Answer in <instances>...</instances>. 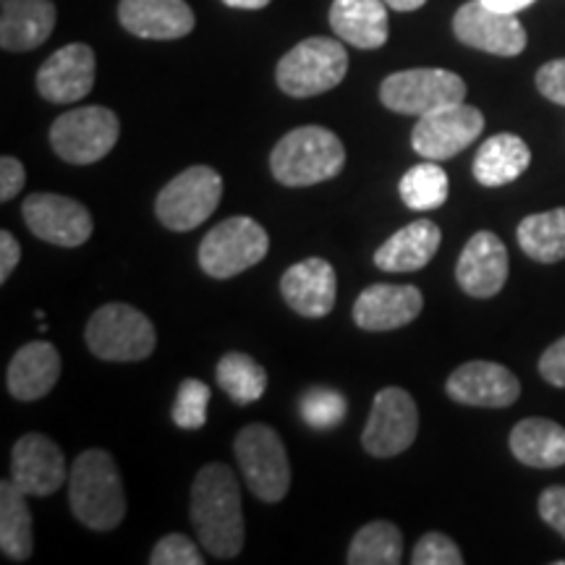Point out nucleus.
Instances as JSON below:
<instances>
[{"label": "nucleus", "instance_id": "38", "mask_svg": "<svg viewBox=\"0 0 565 565\" xmlns=\"http://www.w3.org/2000/svg\"><path fill=\"white\" fill-rule=\"evenodd\" d=\"M540 515L555 529L557 534L565 536V487L555 484L547 487L540 498Z\"/></svg>", "mask_w": 565, "mask_h": 565}, {"label": "nucleus", "instance_id": "32", "mask_svg": "<svg viewBox=\"0 0 565 565\" xmlns=\"http://www.w3.org/2000/svg\"><path fill=\"white\" fill-rule=\"evenodd\" d=\"M398 192L406 207H412L416 212L437 210L443 207L445 200H448V173H445L435 160L419 162V166L408 168L404 179H401Z\"/></svg>", "mask_w": 565, "mask_h": 565}, {"label": "nucleus", "instance_id": "13", "mask_svg": "<svg viewBox=\"0 0 565 565\" xmlns=\"http://www.w3.org/2000/svg\"><path fill=\"white\" fill-rule=\"evenodd\" d=\"M454 32L463 45L492 55H503V58L521 55L526 47V30L519 17L490 9L482 0H471V3H463L456 11Z\"/></svg>", "mask_w": 565, "mask_h": 565}, {"label": "nucleus", "instance_id": "10", "mask_svg": "<svg viewBox=\"0 0 565 565\" xmlns=\"http://www.w3.org/2000/svg\"><path fill=\"white\" fill-rule=\"evenodd\" d=\"M380 100L401 116H427L445 105L466 100V82L445 68H408L391 74L380 87Z\"/></svg>", "mask_w": 565, "mask_h": 565}, {"label": "nucleus", "instance_id": "4", "mask_svg": "<svg viewBox=\"0 0 565 565\" xmlns=\"http://www.w3.org/2000/svg\"><path fill=\"white\" fill-rule=\"evenodd\" d=\"M349 71V53L338 40L309 38L282 55L275 79L291 97H315L335 89Z\"/></svg>", "mask_w": 565, "mask_h": 565}, {"label": "nucleus", "instance_id": "28", "mask_svg": "<svg viewBox=\"0 0 565 565\" xmlns=\"http://www.w3.org/2000/svg\"><path fill=\"white\" fill-rule=\"evenodd\" d=\"M0 550L13 563L30 561L34 550L26 494L11 479L0 482Z\"/></svg>", "mask_w": 565, "mask_h": 565}, {"label": "nucleus", "instance_id": "7", "mask_svg": "<svg viewBox=\"0 0 565 565\" xmlns=\"http://www.w3.org/2000/svg\"><path fill=\"white\" fill-rule=\"evenodd\" d=\"M270 249V236L254 217L236 215L217 223L200 244V265L210 278L225 280L259 265Z\"/></svg>", "mask_w": 565, "mask_h": 565}, {"label": "nucleus", "instance_id": "25", "mask_svg": "<svg viewBox=\"0 0 565 565\" xmlns=\"http://www.w3.org/2000/svg\"><path fill=\"white\" fill-rule=\"evenodd\" d=\"M440 242L443 233L433 221H414L374 252V265L385 273L422 270L440 249Z\"/></svg>", "mask_w": 565, "mask_h": 565}, {"label": "nucleus", "instance_id": "39", "mask_svg": "<svg viewBox=\"0 0 565 565\" xmlns=\"http://www.w3.org/2000/svg\"><path fill=\"white\" fill-rule=\"evenodd\" d=\"M24 166H21L17 158H11V154H6V158L0 160V202H11L13 196L24 189Z\"/></svg>", "mask_w": 565, "mask_h": 565}, {"label": "nucleus", "instance_id": "3", "mask_svg": "<svg viewBox=\"0 0 565 565\" xmlns=\"http://www.w3.org/2000/svg\"><path fill=\"white\" fill-rule=\"evenodd\" d=\"M343 166V141L322 126H299L288 131L270 154V171L282 186H315L335 179Z\"/></svg>", "mask_w": 565, "mask_h": 565}, {"label": "nucleus", "instance_id": "12", "mask_svg": "<svg viewBox=\"0 0 565 565\" xmlns=\"http://www.w3.org/2000/svg\"><path fill=\"white\" fill-rule=\"evenodd\" d=\"M482 131V110L475 108V105L456 103L427 113V116H419L412 131V145L422 158L448 160L463 152Z\"/></svg>", "mask_w": 565, "mask_h": 565}, {"label": "nucleus", "instance_id": "40", "mask_svg": "<svg viewBox=\"0 0 565 565\" xmlns=\"http://www.w3.org/2000/svg\"><path fill=\"white\" fill-rule=\"evenodd\" d=\"M540 374L550 385L565 387V335L555 341L540 359Z\"/></svg>", "mask_w": 565, "mask_h": 565}, {"label": "nucleus", "instance_id": "21", "mask_svg": "<svg viewBox=\"0 0 565 565\" xmlns=\"http://www.w3.org/2000/svg\"><path fill=\"white\" fill-rule=\"evenodd\" d=\"M118 19L141 40H181L194 30V11L186 0H121Z\"/></svg>", "mask_w": 565, "mask_h": 565}, {"label": "nucleus", "instance_id": "8", "mask_svg": "<svg viewBox=\"0 0 565 565\" xmlns=\"http://www.w3.org/2000/svg\"><path fill=\"white\" fill-rule=\"evenodd\" d=\"M223 196V179L215 168L192 166L162 186L154 200L158 221L171 231H194L212 212Z\"/></svg>", "mask_w": 565, "mask_h": 565}, {"label": "nucleus", "instance_id": "18", "mask_svg": "<svg viewBox=\"0 0 565 565\" xmlns=\"http://www.w3.org/2000/svg\"><path fill=\"white\" fill-rule=\"evenodd\" d=\"M280 294L296 315L320 320L333 312L338 299V275L333 265L320 257L301 259L280 278Z\"/></svg>", "mask_w": 565, "mask_h": 565}, {"label": "nucleus", "instance_id": "35", "mask_svg": "<svg viewBox=\"0 0 565 565\" xmlns=\"http://www.w3.org/2000/svg\"><path fill=\"white\" fill-rule=\"evenodd\" d=\"M412 563L414 565H461L463 555L448 534L429 532L416 542Z\"/></svg>", "mask_w": 565, "mask_h": 565}, {"label": "nucleus", "instance_id": "33", "mask_svg": "<svg viewBox=\"0 0 565 565\" xmlns=\"http://www.w3.org/2000/svg\"><path fill=\"white\" fill-rule=\"evenodd\" d=\"M212 391L202 380L186 377L179 385L173 404V422L181 429H202L207 424V406H210Z\"/></svg>", "mask_w": 565, "mask_h": 565}, {"label": "nucleus", "instance_id": "9", "mask_svg": "<svg viewBox=\"0 0 565 565\" xmlns=\"http://www.w3.org/2000/svg\"><path fill=\"white\" fill-rule=\"evenodd\" d=\"M121 124L103 105L63 113L51 126V145L61 160L71 166H92L116 147Z\"/></svg>", "mask_w": 565, "mask_h": 565}, {"label": "nucleus", "instance_id": "19", "mask_svg": "<svg viewBox=\"0 0 565 565\" xmlns=\"http://www.w3.org/2000/svg\"><path fill=\"white\" fill-rule=\"evenodd\" d=\"M456 280L475 299H492L508 280V249L492 231H479L463 246Z\"/></svg>", "mask_w": 565, "mask_h": 565}, {"label": "nucleus", "instance_id": "34", "mask_svg": "<svg viewBox=\"0 0 565 565\" xmlns=\"http://www.w3.org/2000/svg\"><path fill=\"white\" fill-rule=\"evenodd\" d=\"M301 416L309 427L330 429L345 416V398L330 387H315L301 398Z\"/></svg>", "mask_w": 565, "mask_h": 565}, {"label": "nucleus", "instance_id": "5", "mask_svg": "<svg viewBox=\"0 0 565 565\" xmlns=\"http://www.w3.org/2000/svg\"><path fill=\"white\" fill-rule=\"evenodd\" d=\"M154 324L150 317L131 303L113 301L97 309L87 324V345L97 359L105 362H141L152 356Z\"/></svg>", "mask_w": 565, "mask_h": 565}, {"label": "nucleus", "instance_id": "44", "mask_svg": "<svg viewBox=\"0 0 565 565\" xmlns=\"http://www.w3.org/2000/svg\"><path fill=\"white\" fill-rule=\"evenodd\" d=\"M393 11H419L427 0H385Z\"/></svg>", "mask_w": 565, "mask_h": 565}, {"label": "nucleus", "instance_id": "31", "mask_svg": "<svg viewBox=\"0 0 565 565\" xmlns=\"http://www.w3.org/2000/svg\"><path fill=\"white\" fill-rule=\"evenodd\" d=\"M217 385L233 404L246 406L259 401L267 391V372L249 353L231 351L217 364Z\"/></svg>", "mask_w": 565, "mask_h": 565}, {"label": "nucleus", "instance_id": "37", "mask_svg": "<svg viewBox=\"0 0 565 565\" xmlns=\"http://www.w3.org/2000/svg\"><path fill=\"white\" fill-rule=\"evenodd\" d=\"M536 89L557 105H565V58L550 61L536 71Z\"/></svg>", "mask_w": 565, "mask_h": 565}, {"label": "nucleus", "instance_id": "30", "mask_svg": "<svg viewBox=\"0 0 565 565\" xmlns=\"http://www.w3.org/2000/svg\"><path fill=\"white\" fill-rule=\"evenodd\" d=\"M345 561L351 565H398L404 561V534L391 521H372L353 536Z\"/></svg>", "mask_w": 565, "mask_h": 565}, {"label": "nucleus", "instance_id": "41", "mask_svg": "<svg viewBox=\"0 0 565 565\" xmlns=\"http://www.w3.org/2000/svg\"><path fill=\"white\" fill-rule=\"evenodd\" d=\"M19 259H21L19 242L11 236V231H0V282L11 278V273L17 270Z\"/></svg>", "mask_w": 565, "mask_h": 565}, {"label": "nucleus", "instance_id": "1", "mask_svg": "<svg viewBox=\"0 0 565 565\" xmlns=\"http://www.w3.org/2000/svg\"><path fill=\"white\" fill-rule=\"evenodd\" d=\"M192 524L210 555L231 561L244 550V505L231 466L207 463L194 477Z\"/></svg>", "mask_w": 565, "mask_h": 565}, {"label": "nucleus", "instance_id": "43", "mask_svg": "<svg viewBox=\"0 0 565 565\" xmlns=\"http://www.w3.org/2000/svg\"><path fill=\"white\" fill-rule=\"evenodd\" d=\"M225 6H228V9H242V11H259V9H265L267 3H270V0H223Z\"/></svg>", "mask_w": 565, "mask_h": 565}, {"label": "nucleus", "instance_id": "42", "mask_svg": "<svg viewBox=\"0 0 565 565\" xmlns=\"http://www.w3.org/2000/svg\"><path fill=\"white\" fill-rule=\"evenodd\" d=\"M482 3L490 6V9H498V11H505V13H519V11L529 9L534 0H482Z\"/></svg>", "mask_w": 565, "mask_h": 565}, {"label": "nucleus", "instance_id": "16", "mask_svg": "<svg viewBox=\"0 0 565 565\" xmlns=\"http://www.w3.org/2000/svg\"><path fill=\"white\" fill-rule=\"evenodd\" d=\"M95 53L84 42L61 47L38 71V89L47 103H79L95 87Z\"/></svg>", "mask_w": 565, "mask_h": 565}, {"label": "nucleus", "instance_id": "29", "mask_svg": "<svg viewBox=\"0 0 565 565\" xmlns=\"http://www.w3.org/2000/svg\"><path fill=\"white\" fill-rule=\"evenodd\" d=\"M519 246L534 263L553 265L565 259V207L524 217L519 225Z\"/></svg>", "mask_w": 565, "mask_h": 565}, {"label": "nucleus", "instance_id": "26", "mask_svg": "<svg viewBox=\"0 0 565 565\" xmlns=\"http://www.w3.org/2000/svg\"><path fill=\"white\" fill-rule=\"evenodd\" d=\"M532 162V150L515 134H494L479 147L475 158V179L482 186H505L519 179Z\"/></svg>", "mask_w": 565, "mask_h": 565}, {"label": "nucleus", "instance_id": "11", "mask_svg": "<svg viewBox=\"0 0 565 565\" xmlns=\"http://www.w3.org/2000/svg\"><path fill=\"white\" fill-rule=\"evenodd\" d=\"M419 433V408L404 387H383L374 395L370 422L362 433L364 450L374 458H393L408 450Z\"/></svg>", "mask_w": 565, "mask_h": 565}, {"label": "nucleus", "instance_id": "17", "mask_svg": "<svg viewBox=\"0 0 565 565\" xmlns=\"http://www.w3.org/2000/svg\"><path fill=\"white\" fill-rule=\"evenodd\" d=\"M450 398L463 406L505 408L519 401V377L498 362H466L448 377L445 385Z\"/></svg>", "mask_w": 565, "mask_h": 565}, {"label": "nucleus", "instance_id": "14", "mask_svg": "<svg viewBox=\"0 0 565 565\" xmlns=\"http://www.w3.org/2000/svg\"><path fill=\"white\" fill-rule=\"evenodd\" d=\"M24 223L42 242L68 249L87 244L95 228L89 210L82 202L47 192L26 196Z\"/></svg>", "mask_w": 565, "mask_h": 565}, {"label": "nucleus", "instance_id": "6", "mask_svg": "<svg viewBox=\"0 0 565 565\" xmlns=\"http://www.w3.org/2000/svg\"><path fill=\"white\" fill-rule=\"evenodd\" d=\"M233 450L249 490L263 503H280L291 487V463L278 433L267 424H246Z\"/></svg>", "mask_w": 565, "mask_h": 565}, {"label": "nucleus", "instance_id": "27", "mask_svg": "<svg viewBox=\"0 0 565 565\" xmlns=\"http://www.w3.org/2000/svg\"><path fill=\"white\" fill-rule=\"evenodd\" d=\"M511 450L532 469H557L565 463V427L550 419H524L513 427Z\"/></svg>", "mask_w": 565, "mask_h": 565}, {"label": "nucleus", "instance_id": "36", "mask_svg": "<svg viewBox=\"0 0 565 565\" xmlns=\"http://www.w3.org/2000/svg\"><path fill=\"white\" fill-rule=\"evenodd\" d=\"M152 565H202L204 557L200 555V547L194 545L189 536L183 534H168L154 545L150 555Z\"/></svg>", "mask_w": 565, "mask_h": 565}, {"label": "nucleus", "instance_id": "2", "mask_svg": "<svg viewBox=\"0 0 565 565\" xmlns=\"http://www.w3.org/2000/svg\"><path fill=\"white\" fill-rule=\"evenodd\" d=\"M71 513L92 532H110L124 521L126 494L121 471L108 450L92 448L68 471Z\"/></svg>", "mask_w": 565, "mask_h": 565}, {"label": "nucleus", "instance_id": "22", "mask_svg": "<svg viewBox=\"0 0 565 565\" xmlns=\"http://www.w3.org/2000/svg\"><path fill=\"white\" fill-rule=\"evenodd\" d=\"M55 6L51 0H0V45L26 53L53 34Z\"/></svg>", "mask_w": 565, "mask_h": 565}, {"label": "nucleus", "instance_id": "15", "mask_svg": "<svg viewBox=\"0 0 565 565\" xmlns=\"http://www.w3.org/2000/svg\"><path fill=\"white\" fill-rule=\"evenodd\" d=\"M68 477L66 458L51 437L30 433L13 445L11 458V482L26 498H47L58 492Z\"/></svg>", "mask_w": 565, "mask_h": 565}, {"label": "nucleus", "instance_id": "20", "mask_svg": "<svg viewBox=\"0 0 565 565\" xmlns=\"http://www.w3.org/2000/svg\"><path fill=\"white\" fill-rule=\"evenodd\" d=\"M424 296L416 286H393V282H374L359 294L353 303V322L370 333L398 330L414 322L422 315Z\"/></svg>", "mask_w": 565, "mask_h": 565}, {"label": "nucleus", "instance_id": "23", "mask_svg": "<svg viewBox=\"0 0 565 565\" xmlns=\"http://www.w3.org/2000/svg\"><path fill=\"white\" fill-rule=\"evenodd\" d=\"M330 26L335 38L362 51H377L391 38L385 0H333Z\"/></svg>", "mask_w": 565, "mask_h": 565}, {"label": "nucleus", "instance_id": "24", "mask_svg": "<svg viewBox=\"0 0 565 565\" xmlns=\"http://www.w3.org/2000/svg\"><path fill=\"white\" fill-rule=\"evenodd\" d=\"M61 377V353L53 343L21 345L9 364V393L17 401H40Z\"/></svg>", "mask_w": 565, "mask_h": 565}]
</instances>
